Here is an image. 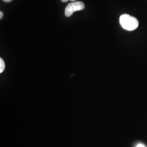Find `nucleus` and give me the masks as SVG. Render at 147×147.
Instances as JSON below:
<instances>
[{
    "mask_svg": "<svg viewBox=\"0 0 147 147\" xmlns=\"http://www.w3.org/2000/svg\"><path fill=\"white\" fill-rule=\"evenodd\" d=\"M119 23L123 29L127 31H134L138 28L139 25L137 18L129 14H122L119 18Z\"/></svg>",
    "mask_w": 147,
    "mask_h": 147,
    "instance_id": "nucleus-1",
    "label": "nucleus"
},
{
    "mask_svg": "<svg viewBox=\"0 0 147 147\" xmlns=\"http://www.w3.org/2000/svg\"><path fill=\"white\" fill-rule=\"evenodd\" d=\"M85 8L84 3L82 1H74L69 3L65 9V15L67 17H69L72 15L74 12L82 10Z\"/></svg>",
    "mask_w": 147,
    "mask_h": 147,
    "instance_id": "nucleus-2",
    "label": "nucleus"
},
{
    "mask_svg": "<svg viewBox=\"0 0 147 147\" xmlns=\"http://www.w3.org/2000/svg\"><path fill=\"white\" fill-rule=\"evenodd\" d=\"M5 69V63L2 59H0V73H2Z\"/></svg>",
    "mask_w": 147,
    "mask_h": 147,
    "instance_id": "nucleus-3",
    "label": "nucleus"
},
{
    "mask_svg": "<svg viewBox=\"0 0 147 147\" xmlns=\"http://www.w3.org/2000/svg\"><path fill=\"white\" fill-rule=\"evenodd\" d=\"M136 147H145V146L144 144H138L136 146Z\"/></svg>",
    "mask_w": 147,
    "mask_h": 147,
    "instance_id": "nucleus-4",
    "label": "nucleus"
},
{
    "mask_svg": "<svg viewBox=\"0 0 147 147\" xmlns=\"http://www.w3.org/2000/svg\"><path fill=\"white\" fill-rule=\"evenodd\" d=\"M3 16V12H0V19H2Z\"/></svg>",
    "mask_w": 147,
    "mask_h": 147,
    "instance_id": "nucleus-5",
    "label": "nucleus"
},
{
    "mask_svg": "<svg viewBox=\"0 0 147 147\" xmlns=\"http://www.w3.org/2000/svg\"><path fill=\"white\" fill-rule=\"evenodd\" d=\"M3 1H5V2H7V3H9V2H11V1H12V0H3Z\"/></svg>",
    "mask_w": 147,
    "mask_h": 147,
    "instance_id": "nucleus-6",
    "label": "nucleus"
},
{
    "mask_svg": "<svg viewBox=\"0 0 147 147\" xmlns=\"http://www.w3.org/2000/svg\"><path fill=\"white\" fill-rule=\"evenodd\" d=\"M68 1V0H61L62 2H67V1ZM70 1H76V0H70Z\"/></svg>",
    "mask_w": 147,
    "mask_h": 147,
    "instance_id": "nucleus-7",
    "label": "nucleus"
}]
</instances>
